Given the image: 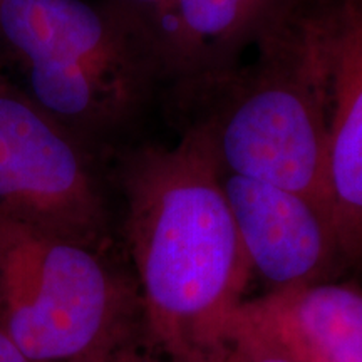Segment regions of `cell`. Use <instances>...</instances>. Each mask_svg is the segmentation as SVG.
<instances>
[{"label": "cell", "mask_w": 362, "mask_h": 362, "mask_svg": "<svg viewBox=\"0 0 362 362\" xmlns=\"http://www.w3.org/2000/svg\"><path fill=\"white\" fill-rule=\"evenodd\" d=\"M327 180L342 272L362 270V0H337Z\"/></svg>", "instance_id": "9c48e42d"}, {"label": "cell", "mask_w": 362, "mask_h": 362, "mask_svg": "<svg viewBox=\"0 0 362 362\" xmlns=\"http://www.w3.org/2000/svg\"><path fill=\"white\" fill-rule=\"evenodd\" d=\"M0 362H29L0 325Z\"/></svg>", "instance_id": "4fadbf2b"}, {"label": "cell", "mask_w": 362, "mask_h": 362, "mask_svg": "<svg viewBox=\"0 0 362 362\" xmlns=\"http://www.w3.org/2000/svg\"><path fill=\"white\" fill-rule=\"evenodd\" d=\"M0 37L21 62L83 64L146 88L155 72L126 27L86 0H0Z\"/></svg>", "instance_id": "52a82bcc"}, {"label": "cell", "mask_w": 362, "mask_h": 362, "mask_svg": "<svg viewBox=\"0 0 362 362\" xmlns=\"http://www.w3.org/2000/svg\"><path fill=\"white\" fill-rule=\"evenodd\" d=\"M304 0H171L153 45L156 81L185 90L242 64Z\"/></svg>", "instance_id": "ba28073f"}, {"label": "cell", "mask_w": 362, "mask_h": 362, "mask_svg": "<svg viewBox=\"0 0 362 362\" xmlns=\"http://www.w3.org/2000/svg\"><path fill=\"white\" fill-rule=\"evenodd\" d=\"M232 339L291 362H362V287L325 280L245 298Z\"/></svg>", "instance_id": "8992f818"}, {"label": "cell", "mask_w": 362, "mask_h": 362, "mask_svg": "<svg viewBox=\"0 0 362 362\" xmlns=\"http://www.w3.org/2000/svg\"><path fill=\"white\" fill-rule=\"evenodd\" d=\"M221 178L188 131L175 146L136 149L121 171L143 334L168 362H232L253 270Z\"/></svg>", "instance_id": "6da1fadb"}, {"label": "cell", "mask_w": 362, "mask_h": 362, "mask_svg": "<svg viewBox=\"0 0 362 362\" xmlns=\"http://www.w3.org/2000/svg\"><path fill=\"white\" fill-rule=\"evenodd\" d=\"M89 362H168L160 352L153 349L144 336L126 341L112 349L103 352Z\"/></svg>", "instance_id": "8fae6325"}, {"label": "cell", "mask_w": 362, "mask_h": 362, "mask_svg": "<svg viewBox=\"0 0 362 362\" xmlns=\"http://www.w3.org/2000/svg\"><path fill=\"white\" fill-rule=\"evenodd\" d=\"M0 325L29 362H89L144 336L134 277L101 248L4 216Z\"/></svg>", "instance_id": "3957f363"}, {"label": "cell", "mask_w": 362, "mask_h": 362, "mask_svg": "<svg viewBox=\"0 0 362 362\" xmlns=\"http://www.w3.org/2000/svg\"><path fill=\"white\" fill-rule=\"evenodd\" d=\"M223 192L253 274L269 291L342 275L337 238L327 211L267 181L223 175Z\"/></svg>", "instance_id": "5b68a950"}, {"label": "cell", "mask_w": 362, "mask_h": 362, "mask_svg": "<svg viewBox=\"0 0 362 362\" xmlns=\"http://www.w3.org/2000/svg\"><path fill=\"white\" fill-rule=\"evenodd\" d=\"M232 362H291L282 356L274 354V352L255 349V347L243 346V344H235Z\"/></svg>", "instance_id": "7c38bea8"}, {"label": "cell", "mask_w": 362, "mask_h": 362, "mask_svg": "<svg viewBox=\"0 0 362 362\" xmlns=\"http://www.w3.org/2000/svg\"><path fill=\"white\" fill-rule=\"evenodd\" d=\"M0 216L104 248L107 208L88 143L0 74Z\"/></svg>", "instance_id": "277c9868"}, {"label": "cell", "mask_w": 362, "mask_h": 362, "mask_svg": "<svg viewBox=\"0 0 362 362\" xmlns=\"http://www.w3.org/2000/svg\"><path fill=\"white\" fill-rule=\"evenodd\" d=\"M171 0H106V6L139 45L153 72V45ZM156 78V74H155Z\"/></svg>", "instance_id": "30bf717a"}, {"label": "cell", "mask_w": 362, "mask_h": 362, "mask_svg": "<svg viewBox=\"0 0 362 362\" xmlns=\"http://www.w3.org/2000/svg\"><path fill=\"white\" fill-rule=\"evenodd\" d=\"M336 39L337 0H304L257 42L250 62L180 90L192 111L185 131L205 144L221 175L292 189L330 218Z\"/></svg>", "instance_id": "7a4b0ae2"}]
</instances>
